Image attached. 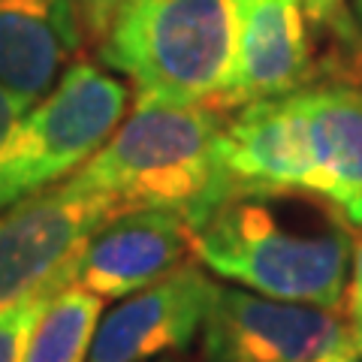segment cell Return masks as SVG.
I'll return each mask as SVG.
<instances>
[{
	"label": "cell",
	"instance_id": "obj_1",
	"mask_svg": "<svg viewBox=\"0 0 362 362\" xmlns=\"http://www.w3.org/2000/svg\"><path fill=\"white\" fill-rule=\"evenodd\" d=\"M221 154L233 197L311 194L362 230V88L308 85L239 106Z\"/></svg>",
	"mask_w": 362,
	"mask_h": 362
},
{
	"label": "cell",
	"instance_id": "obj_2",
	"mask_svg": "<svg viewBox=\"0 0 362 362\" xmlns=\"http://www.w3.org/2000/svg\"><path fill=\"white\" fill-rule=\"evenodd\" d=\"M354 233L320 197L235 194L194 226V259L272 299L344 308Z\"/></svg>",
	"mask_w": 362,
	"mask_h": 362
},
{
	"label": "cell",
	"instance_id": "obj_3",
	"mask_svg": "<svg viewBox=\"0 0 362 362\" xmlns=\"http://www.w3.org/2000/svg\"><path fill=\"white\" fill-rule=\"evenodd\" d=\"M223 121L214 106L136 100L130 118L73 175L124 211L173 209L199 226L233 197L221 154Z\"/></svg>",
	"mask_w": 362,
	"mask_h": 362
},
{
	"label": "cell",
	"instance_id": "obj_4",
	"mask_svg": "<svg viewBox=\"0 0 362 362\" xmlns=\"http://www.w3.org/2000/svg\"><path fill=\"white\" fill-rule=\"evenodd\" d=\"M97 45L100 61L130 78L136 100L221 109L235 0H130Z\"/></svg>",
	"mask_w": 362,
	"mask_h": 362
},
{
	"label": "cell",
	"instance_id": "obj_5",
	"mask_svg": "<svg viewBox=\"0 0 362 362\" xmlns=\"http://www.w3.org/2000/svg\"><path fill=\"white\" fill-rule=\"evenodd\" d=\"M130 90L97 64H73L0 151V209L58 185L121 127Z\"/></svg>",
	"mask_w": 362,
	"mask_h": 362
},
{
	"label": "cell",
	"instance_id": "obj_6",
	"mask_svg": "<svg viewBox=\"0 0 362 362\" xmlns=\"http://www.w3.org/2000/svg\"><path fill=\"white\" fill-rule=\"evenodd\" d=\"M121 211L76 175L0 209V314L70 287L88 239Z\"/></svg>",
	"mask_w": 362,
	"mask_h": 362
},
{
	"label": "cell",
	"instance_id": "obj_7",
	"mask_svg": "<svg viewBox=\"0 0 362 362\" xmlns=\"http://www.w3.org/2000/svg\"><path fill=\"white\" fill-rule=\"evenodd\" d=\"M202 362H311L347 335L341 308L223 287L202 323Z\"/></svg>",
	"mask_w": 362,
	"mask_h": 362
},
{
	"label": "cell",
	"instance_id": "obj_8",
	"mask_svg": "<svg viewBox=\"0 0 362 362\" xmlns=\"http://www.w3.org/2000/svg\"><path fill=\"white\" fill-rule=\"evenodd\" d=\"M218 281L197 263H181L151 287H142L100 314L88 362H154L178 356L202 332Z\"/></svg>",
	"mask_w": 362,
	"mask_h": 362
},
{
	"label": "cell",
	"instance_id": "obj_9",
	"mask_svg": "<svg viewBox=\"0 0 362 362\" xmlns=\"http://www.w3.org/2000/svg\"><path fill=\"white\" fill-rule=\"evenodd\" d=\"M194 257V226L173 209H127L90 235L73 284L100 299H124L151 287Z\"/></svg>",
	"mask_w": 362,
	"mask_h": 362
},
{
	"label": "cell",
	"instance_id": "obj_10",
	"mask_svg": "<svg viewBox=\"0 0 362 362\" xmlns=\"http://www.w3.org/2000/svg\"><path fill=\"white\" fill-rule=\"evenodd\" d=\"M314 82L302 0H235L233 70L221 109L281 97Z\"/></svg>",
	"mask_w": 362,
	"mask_h": 362
},
{
	"label": "cell",
	"instance_id": "obj_11",
	"mask_svg": "<svg viewBox=\"0 0 362 362\" xmlns=\"http://www.w3.org/2000/svg\"><path fill=\"white\" fill-rule=\"evenodd\" d=\"M82 42L76 0H0V85L28 109L58 85Z\"/></svg>",
	"mask_w": 362,
	"mask_h": 362
},
{
	"label": "cell",
	"instance_id": "obj_12",
	"mask_svg": "<svg viewBox=\"0 0 362 362\" xmlns=\"http://www.w3.org/2000/svg\"><path fill=\"white\" fill-rule=\"evenodd\" d=\"M103 299L82 287H64L45 302L21 362H88Z\"/></svg>",
	"mask_w": 362,
	"mask_h": 362
},
{
	"label": "cell",
	"instance_id": "obj_13",
	"mask_svg": "<svg viewBox=\"0 0 362 362\" xmlns=\"http://www.w3.org/2000/svg\"><path fill=\"white\" fill-rule=\"evenodd\" d=\"M305 18L317 28L332 30L341 49L350 58V76H362V52H359V40L356 30L350 25V13H347V0H302Z\"/></svg>",
	"mask_w": 362,
	"mask_h": 362
},
{
	"label": "cell",
	"instance_id": "obj_14",
	"mask_svg": "<svg viewBox=\"0 0 362 362\" xmlns=\"http://www.w3.org/2000/svg\"><path fill=\"white\" fill-rule=\"evenodd\" d=\"M45 302L49 299L28 302V305H18V308L0 314V362H21V354H25L28 338L40 320Z\"/></svg>",
	"mask_w": 362,
	"mask_h": 362
},
{
	"label": "cell",
	"instance_id": "obj_15",
	"mask_svg": "<svg viewBox=\"0 0 362 362\" xmlns=\"http://www.w3.org/2000/svg\"><path fill=\"white\" fill-rule=\"evenodd\" d=\"M344 320L350 341L362 356V235L354 245V257H350V275H347V290H344Z\"/></svg>",
	"mask_w": 362,
	"mask_h": 362
},
{
	"label": "cell",
	"instance_id": "obj_16",
	"mask_svg": "<svg viewBox=\"0 0 362 362\" xmlns=\"http://www.w3.org/2000/svg\"><path fill=\"white\" fill-rule=\"evenodd\" d=\"M130 0H76V9L82 16V28L90 40H97L109 30V25L115 21V16L127 6Z\"/></svg>",
	"mask_w": 362,
	"mask_h": 362
},
{
	"label": "cell",
	"instance_id": "obj_17",
	"mask_svg": "<svg viewBox=\"0 0 362 362\" xmlns=\"http://www.w3.org/2000/svg\"><path fill=\"white\" fill-rule=\"evenodd\" d=\"M25 112H28V106L21 103L13 90H6L0 85V151H4V145L13 139V133L18 127V121L25 118Z\"/></svg>",
	"mask_w": 362,
	"mask_h": 362
},
{
	"label": "cell",
	"instance_id": "obj_18",
	"mask_svg": "<svg viewBox=\"0 0 362 362\" xmlns=\"http://www.w3.org/2000/svg\"><path fill=\"white\" fill-rule=\"evenodd\" d=\"M311 362H359V350L354 347V341H350V332L344 338H338V341L323 350L320 356H314Z\"/></svg>",
	"mask_w": 362,
	"mask_h": 362
},
{
	"label": "cell",
	"instance_id": "obj_19",
	"mask_svg": "<svg viewBox=\"0 0 362 362\" xmlns=\"http://www.w3.org/2000/svg\"><path fill=\"white\" fill-rule=\"evenodd\" d=\"M347 13H350V25H354V30H356V40H359V52H362V0H350Z\"/></svg>",
	"mask_w": 362,
	"mask_h": 362
},
{
	"label": "cell",
	"instance_id": "obj_20",
	"mask_svg": "<svg viewBox=\"0 0 362 362\" xmlns=\"http://www.w3.org/2000/svg\"><path fill=\"white\" fill-rule=\"evenodd\" d=\"M154 362H187V359L178 354V356H163V359H154Z\"/></svg>",
	"mask_w": 362,
	"mask_h": 362
}]
</instances>
